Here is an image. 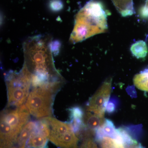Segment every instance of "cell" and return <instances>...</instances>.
<instances>
[{"instance_id": "cell-8", "label": "cell", "mask_w": 148, "mask_h": 148, "mask_svg": "<svg viewBox=\"0 0 148 148\" xmlns=\"http://www.w3.org/2000/svg\"><path fill=\"white\" fill-rule=\"evenodd\" d=\"M95 137L98 141L104 137H108L117 139L118 132L113 123L110 120L106 119L103 126L95 130Z\"/></svg>"}, {"instance_id": "cell-14", "label": "cell", "mask_w": 148, "mask_h": 148, "mask_svg": "<svg viewBox=\"0 0 148 148\" xmlns=\"http://www.w3.org/2000/svg\"><path fill=\"white\" fill-rule=\"evenodd\" d=\"M69 110L71 113V119H83L84 114L81 108L79 107H75L70 109Z\"/></svg>"}, {"instance_id": "cell-12", "label": "cell", "mask_w": 148, "mask_h": 148, "mask_svg": "<svg viewBox=\"0 0 148 148\" xmlns=\"http://www.w3.org/2000/svg\"><path fill=\"white\" fill-rule=\"evenodd\" d=\"M130 51L136 58H143L146 57L147 54L148 47L145 41L139 40L132 45Z\"/></svg>"}, {"instance_id": "cell-16", "label": "cell", "mask_w": 148, "mask_h": 148, "mask_svg": "<svg viewBox=\"0 0 148 148\" xmlns=\"http://www.w3.org/2000/svg\"><path fill=\"white\" fill-rule=\"evenodd\" d=\"M50 6L52 10L57 11L63 8V3L60 0H52L51 2Z\"/></svg>"}, {"instance_id": "cell-11", "label": "cell", "mask_w": 148, "mask_h": 148, "mask_svg": "<svg viewBox=\"0 0 148 148\" xmlns=\"http://www.w3.org/2000/svg\"><path fill=\"white\" fill-rule=\"evenodd\" d=\"M134 84L140 90L148 92V69L135 75L133 79Z\"/></svg>"}, {"instance_id": "cell-6", "label": "cell", "mask_w": 148, "mask_h": 148, "mask_svg": "<svg viewBox=\"0 0 148 148\" xmlns=\"http://www.w3.org/2000/svg\"><path fill=\"white\" fill-rule=\"evenodd\" d=\"M112 83L111 78L106 79L91 97L88 103V112L104 116L110 96Z\"/></svg>"}, {"instance_id": "cell-4", "label": "cell", "mask_w": 148, "mask_h": 148, "mask_svg": "<svg viewBox=\"0 0 148 148\" xmlns=\"http://www.w3.org/2000/svg\"><path fill=\"white\" fill-rule=\"evenodd\" d=\"M58 90L51 87L33 88L25 104L30 114L40 119L51 117L54 95Z\"/></svg>"}, {"instance_id": "cell-2", "label": "cell", "mask_w": 148, "mask_h": 148, "mask_svg": "<svg viewBox=\"0 0 148 148\" xmlns=\"http://www.w3.org/2000/svg\"><path fill=\"white\" fill-rule=\"evenodd\" d=\"M30 114L24 105L2 112L1 117V148L11 147L28 123Z\"/></svg>"}, {"instance_id": "cell-18", "label": "cell", "mask_w": 148, "mask_h": 148, "mask_svg": "<svg viewBox=\"0 0 148 148\" xmlns=\"http://www.w3.org/2000/svg\"><path fill=\"white\" fill-rule=\"evenodd\" d=\"M140 15L145 18L148 17V0H147L145 4L141 8Z\"/></svg>"}, {"instance_id": "cell-5", "label": "cell", "mask_w": 148, "mask_h": 148, "mask_svg": "<svg viewBox=\"0 0 148 148\" xmlns=\"http://www.w3.org/2000/svg\"><path fill=\"white\" fill-rule=\"evenodd\" d=\"M49 129V139L61 148H78V139L71 123L59 121L49 117L43 119Z\"/></svg>"}, {"instance_id": "cell-17", "label": "cell", "mask_w": 148, "mask_h": 148, "mask_svg": "<svg viewBox=\"0 0 148 148\" xmlns=\"http://www.w3.org/2000/svg\"><path fill=\"white\" fill-rule=\"evenodd\" d=\"M81 148H98L94 141L90 139H87L84 142Z\"/></svg>"}, {"instance_id": "cell-13", "label": "cell", "mask_w": 148, "mask_h": 148, "mask_svg": "<svg viewBox=\"0 0 148 148\" xmlns=\"http://www.w3.org/2000/svg\"><path fill=\"white\" fill-rule=\"evenodd\" d=\"M99 142L102 148H125L120 141L110 137H103Z\"/></svg>"}, {"instance_id": "cell-15", "label": "cell", "mask_w": 148, "mask_h": 148, "mask_svg": "<svg viewBox=\"0 0 148 148\" xmlns=\"http://www.w3.org/2000/svg\"><path fill=\"white\" fill-rule=\"evenodd\" d=\"M118 100L116 98H111L109 101L106 111L109 114L113 113L117 109Z\"/></svg>"}, {"instance_id": "cell-10", "label": "cell", "mask_w": 148, "mask_h": 148, "mask_svg": "<svg viewBox=\"0 0 148 148\" xmlns=\"http://www.w3.org/2000/svg\"><path fill=\"white\" fill-rule=\"evenodd\" d=\"M122 16H131L135 13L133 0H111Z\"/></svg>"}, {"instance_id": "cell-3", "label": "cell", "mask_w": 148, "mask_h": 148, "mask_svg": "<svg viewBox=\"0 0 148 148\" xmlns=\"http://www.w3.org/2000/svg\"><path fill=\"white\" fill-rule=\"evenodd\" d=\"M8 107H20L24 105L32 87L31 78L26 69L22 68L19 72L11 71L6 75Z\"/></svg>"}, {"instance_id": "cell-7", "label": "cell", "mask_w": 148, "mask_h": 148, "mask_svg": "<svg viewBox=\"0 0 148 148\" xmlns=\"http://www.w3.org/2000/svg\"><path fill=\"white\" fill-rule=\"evenodd\" d=\"M49 129L44 119L35 122L34 127L30 134L27 148H47Z\"/></svg>"}, {"instance_id": "cell-9", "label": "cell", "mask_w": 148, "mask_h": 148, "mask_svg": "<svg viewBox=\"0 0 148 148\" xmlns=\"http://www.w3.org/2000/svg\"><path fill=\"white\" fill-rule=\"evenodd\" d=\"M104 116L93 113L90 112L86 113L84 116L85 126L92 130H97L103 126L105 121Z\"/></svg>"}, {"instance_id": "cell-1", "label": "cell", "mask_w": 148, "mask_h": 148, "mask_svg": "<svg viewBox=\"0 0 148 148\" xmlns=\"http://www.w3.org/2000/svg\"><path fill=\"white\" fill-rule=\"evenodd\" d=\"M110 14L103 4L90 0L77 13L70 38L71 43L82 42L90 37L106 32L108 29L107 18Z\"/></svg>"}]
</instances>
